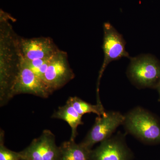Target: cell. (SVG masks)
Listing matches in <instances>:
<instances>
[{"mask_svg":"<svg viewBox=\"0 0 160 160\" xmlns=\"http://www.w3.org/2000/svg\"><path fill=\"white\" fill-rule=\"evenodd\" d=\"M12 18L1 11L0 16V104L11 99L10 92L19 70L22 57L19 47V37L13 30Z\"/></svg>","mask_w":160,"mask_h":160,"instance_id":"6da1fadb","label":"cell"},{"mask_svg":"<svg viewBox=\"0 0 160 160\" xmlns=\"http://www.w3.org/2000/svg\"><path fill=\"white\" fill-rule=\"evenodd\" d=\"M125 116L123 124L131 134L145 142H160V124L149 112L137 107Z\"/></svg>","mask_w":160,"mask_h":160,"instance_id":"7a4b0ae2","label":"cell"},{"mask_svg":"<svg viewBox=\"0 0 160 160\" xmlns=\"http://www.w3.org/2000/svg\"><path fill=\"white\" fill-rule=\"evenodd\" d=\"M104 38L102 49L104 53V59L102 66L100 69L97 85V103L102 104L99 98L100 80L103 72L108 64L111 62L120 59L121 58H129V53L126 50V42L122 34L109 22L104 23L103 25Z\"/></svg>","mask_w":160,"mask_h":160,"instance_id":"3957f363","label":"cell"},{"mask_svg":"<svg viewBox=\"0 0 160 160\" xmlns=\"http://www.w3.org/2000/svg\"><path fill=\"white\" fill-rule=\"evenodd\" d=\"M74 77L75 74L68 62L67 52L59 49L50 59L43 81L52 94Z\"/></svg>","mask_w":160,"mask_h":160,"instance_id":"277c9868","label":"cell"},{"mask_svg":"<svg viewBox=\"0 0 160 160\" xmlns=\"http://www.w3.org/2000/svg\"><path fill=\"white\" fill-rule=\"evenodd\" d=\"M20 94H32L44 98L51 94L43 80L32 70L23 58L10 92V99Z\"/></svg>","mask_w":160,"mask_h":160,"instance_id":"5b68a950","label":"cell"},{"mask_svg":"<svg viewBox=\"0 0 160 160\" xmlns=\"http://www.w3.org/2000/svg\"><path fill=\"white\" fill-rule=\"evenodd\" d=\"M128 75L132 82L142 87H151L160 80V66L154 58L148 55L130 58Z\"/></svg>","mask_w":160,"mask_h":160,"instance_id":"8992f818","label":"cell"},{"mask_svg":"<svg viewBox=\"0 0 160 160\" xmlns=\"http://www.w3.org/2000/svg\"><path fill=\"white\" fill-rule=\"evenodd\" d=\"M125 119V116L118 112H108L106 115L98 117L94 125L81 144L90 149L96 143L110 138L117 128L124 123Z\"/></svg>","mask_w":160,"mask_h":160,"instance_id":"52a82bcc","label":"cell"},{"mask_svg":"<svg viewBox=\"0 0 160 160\" xmlns=\"http://www.w3.org/2000/svg\"><path fill=\"white\" fill-rule=\"evenodd\" d=\"M19 153L22 159L26 160H59L60 149L56 144L54 135L46 129Z\"/></svg>","mask_w":160,"mask_h":160,"instance_id":"ba28073f","label":"cell"},{"mask_svg":"<svg viewBox=\"0 0 160 160\" xmlns=\"http://www.w3.org/2000/svg\"><path fill=\"white\" fill-rule=\"evenodd\" d=\"M18 44L22 57L26 61L49 58L59 50L49 37L25 38L19 37Z\"/></svg>","mask_w":160,"mask_h":160,"instance_id":"9c48e42d","label":"cell"},{"mask_svg":"<svg viewBox=\"0 0 160 160\" xmlns=\"http://www.w3.org/2000/svg\"><path fill=\"white\" fill-rule=\"evenodd\" d=\"M129 152L122 140L109 138L91 152V160H129Z\"/></svg>","mask_w":160,"mask_h":160,"instance_id":"30bf717a","label":"cell"},{"mask_svg":"<svg viewBox=\"0 0 160 160\" xmlns=\"http://www.w3.org/2000/svg\"><path fill=\"white\" fill-rule=\"evenodd\" d=\"M82 116L69 103L66 102V105L60 106L54 112L52 118L62 120L68 123L72 130L70 139L75 140L78 135V126L84 124Z\"/></svg>","mask_w":160,"mask_h":160,"instance_id":"8fae6325","label":"cell"},{"mask_svg":"<svg viewBox=\"0 0 160 160\" xmlns=\"http://www.w3.org/2000/svg\"><path fill=\"white\" fill-rule=\"evenodd\" d=\"M59 149V160H91V150L81 143L76 144L75 140L70 139L64 142Z\"/></svg>","mask_w":160,"mask_h":160,"instance_id":"7c38bea8","label":"cell"},{"mask_svg":"<svg viewBox=\"0 0 160 160\" xmlns=\"http://www.w3.org/2000/svg\"><path fill=\"white\" fill-rule=\"evenodd\" d=\"M67 102L69 103L82 116L86 113L92 112L97 114L98 116H101L106 115L107 112L105 111L102 105L98 104L92 105L77 97H69Z\"/></svg>","mask_w":160,"mask_h":160,"instance_id":"4fadbf2b","label":"cell"},{"mask_svg":"<svg viewBox=\"0 0 160 160\" xmlns=\"http://www.w3.org/2000/svg\"><path fill=\"white\" fill-rule=\"evenodd\" d=\"M5 133L1 129L0 132V160H20L22 159L19 152L11 151L4 145Z\"/></svg>","mask_w":160,"mask_h":160,"instance_id":"5bb4252c","label":"cell"},{"mask_svg":"<svg viewBox=\"0 0 160 160\" xmlns=\"http://www.w3.org/2000/svg\"><path fill=\"white\" fill-rule=\"evenodd\" d=\"M158 90L159 92V94L160 96V81H159L158 83Z\"/></svg>","mask_w":160,"mask_h":160,"instance_id":"9a60e30c","label":"cell"},{"mask_svg":"<svg viewBox=\"0 0 160 160\" xmlns=\"http://www.w3.org/2000/svg\"><path fill=\"white\" fill-rule=\"evenodd\" d=\"M20 160H26L23 159H21Z\"/></svg>","mask_w":160,"mask_h":160,"instance_id":"2e32d148","label":"cell"}]
</instances>
